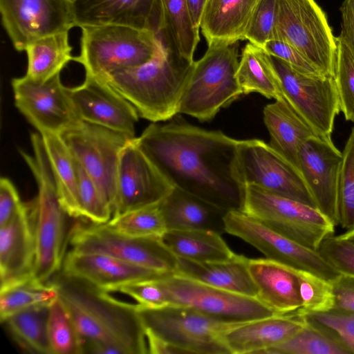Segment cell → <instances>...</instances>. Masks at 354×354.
Returning a JSON list of instances; mask_svg holds the SVG:
<instances>
[{"label": "cell", "instance_id": "1", "mask_svg": "<svg viewBox=\"0 0 354 354\" xmlns=\"http://www.w3.org/2000/svg\"><path fill=\"white\" fill-rule=\"evenodd\" d=\"M171 119L149 125L135 138L138 147L174 187L227 212L243 211L245 187L236 164L239 140L176 115Z\"/></svg>", "mask_w": 354, "mask_h": 354}, {"label": "cell", "instance_id": "2", "mask_svg": "<svg viewBox=\"0 0 354 354\" xmlns=\"http://www.w3.org/2000/svg\"><path fill=\"white\" fill-rule=\"evenodd\" d=\"M52 282L82 340L83 353H149L136 304L62 274Z\"/></svg>", "mask_w": 354, "mask_h": 354}, {"label": "cell", "instance_id": "3", "mask_svg": "<svg viewBox=\"0 0 354 354\" xmlns=\"http://www.w3.org/2000/svg\"><path fill=\"white\" fill-rule=\"evenodd\" d=\"M161 39L162 47L152 60L115 73L106 80L135 107L140 117L152 122L167 121L178 114L180 101L195 62L183 57Z\"/></svg>", "mask_w": 354, "mask_h": 354}, {"label": "cell", "instance_id": "4", "mask_svg": "<svg viewBox=\"0 0 354 354\" xmlns=\"http://www.w3.org/2000/svg\"><path fill=\"white\" fill-rule=\"evenodd\" d=\"M32 154L20 151L37 185L30 203L34 222L35 260L33 278L48 283L62 267L66 254V215L57 195L50 165L39 133L30 135Z\"/></svg>", "mask_w": 354, "mask_h": 354}, {"label": "cell", "instance_id": "5", "mask_svg": "<svg viewBox=\"0 0 354 354\" xmlns=\"http://www.w3.org/2000/svg\"><path fill=\"white\" fill-rule=\"evenodd\" d=\"M80 53L73 60L86 75L106 81L111 75L152 60L162 47L160 35L119 25L80 28Z\"/></svg>", "mask_w": 354, "mask_h": 354}, {"label": "cell", "instance_id": "6", "mask_svg": "<svg viewBox=\"0 0 354 354\" xmlns=\"http://www.w3.org/2000/svg\"><path fill=\"white\" fill-rule=\"evenodd\" d=\"M239 63L238 42L208 46L204 55L194 63L178 114L210 120L221 109L243 94L236 77Z\"/></svg>", "mask_w": 354, "mask_h": 354}, {"label": "cell", "instance_id": "7", "mask_svg": "<svg viewBox=\"0 0 354 354\" xmlns=\"http://www.w3.org/2000/svg\"><path fill=\"white\" fill-rule=\"evenodd\" d=\"M137 309L145 331L173 346L180 354L230 353L222 335L236 324L178 305L149 308L137 304Z\"/></svg>", "mask_w": 354, "mask_h": 354}, {"label": "cell", "instance_id": "8", "mask_svg": "<svg viewBox=\"0 0 354 354\" xmlns=\"http://www.w3.org/2000/svg\"><path fill=\"white\" fill-rule=\"evenodd\" d=\"M299 244L317 250L335 224L317 208L254 186H245L243 211Z\"/></svg>", "mask_w": 354, "mask_h": 354}, {"label": "cell", "instance_id": "9", "mask_svg": "<svg viewBox=\"0 0 354 354\" xmlns=\"http://www.w3.org/2000/svg\"><path fill=\"white\" fill-rule=\"evenodd\" d=\"M71 250L106 254L157 272L174 274L178 257L162 236H132L105 224L75 223L67 236Z\"/></svg>", "mask_w": 354, "mask_h": 354}, {"label": "cell", "instance_id": "10", "mask_svg": "<svg viewBox=\"0 0 354 354\" xmlns=\"http://www.w3.org/2000/svg\"><path fill=\"white\" fill-rule=\"evenodd\" d=\"M276 37L295 48L322 74L334 76L336 37L315 0H277Z\"/></svg>", "mask_w": 354, "mask_h": 354}, {"label": "cell", "instance_id": "11", "mask_svg": "<svg viewBox=\"0 0 354 354\" xmlns=\"http://www.w3.org/2000/svg\"><path fill=\"white\" fill-rule=\"evenodd\" d=\"M270 57L284 98L319 136L332 139L334 121L341 111L334 76L304 74Z\"/></svg>", "mask_w": 354, "mask_h": 354}, {"label": "cell", "instance_id": "12", "mask_svg": "<svg viewBox=\"0 0 354 354\" xmlns=\"http://www.w3.org/2000/svg\"><path fill=\"white\" fill-rule=\"evenodd\" d=\"M236 164L245 187L254 186L316 207L300 172L264 141L239 140Z\"/></svg>", "mask_w": 354, "mask_h": 354}, {"label": "cell", "instance_id": "13", "mask_svg": "<svg viewBox=\"0 0 354 354\" xmlns=\"http://www.w3.org/2000/svg\"><path fill=\"white\" fill-rule=\"evenodd\" d=\"M169 305L189 307L222 322L239 324L277 315L257 298L219 289L178 274L159 279Z\"/></svg>", "mask_w": 354, "mask_h": 354}, {"label": "cell", "instance_id": "14", "mask_svg": "<svg viewBox=\"0 0 354 354\" xmlns=\"http://www.w3.org/2000/svg\"><path fill=\"white\" fill-rule=\"evenodd\" d=\"M61 136L75 158L96 183L113 212L120 152L133 138L85 122Z\"/></svg>", "mask_w": 354, "mask_h": 354}, {"label": "cell", "instance_id": "15", "mask_svg": "<svg viewBox=\"0 0 354 354\" xmlns=\"http://www.w3.org/2000/svg\"><path fill=\"white\" fill-rule=\"evenodd\" d=\"M225 224V233L252 245L267 259L311 272L330 281L340 274L317 251L286 237L243 211L227 212Z\"/></svg>", "mask_w": 354, "mask_h": 354}, {"label": "cell", "instance_id": "16", "mask_svg": "<svg viewBox=\"0 0 354 354\" xmlns=\"http://www.w3.org/2000/svg\"><path fill=\"white\" fill-rule=\"evenodd\" d=\"M15 104L39 133L62 135L83 121L70 99L60 74L39 82L26 75L12 80Z\"/></svg>", "mask_w": 354, "mask_h": 354}, {"label": "cell", "instance_id": "17", "mask_svg": "<svg viewBox=\"0 0 354 354\" xmlns=\"http://www.w3.org/2000/svg\"><path fill=\"white\" fill-rule=\"evenodd\" d=\"M3 26L17 51L35 41L76 26L71 0H0Z\"/></svg>", "mask_w": 354, "mask_h": 354}, {"label": "cell", "instance_id": "18", "mask_svg": "<svg viewBox=\"0 0 354 354\" xmlns=\"http://www.w3.org/2000/svg\"><path fill=\"white\" fill-rule=\"evenodd\" d=\"M130 139L118 162L113 216L160 203L174 187Z\"/></svg>", "mask_w": 354, "mask_h": 354}, {"label": "cell", "instance_id": "19", "mask_svg": "<svg viewBox=\"0 0 354 354\" xmlns=\"http://www.w3.org/2000/svg\"><path fill=\"white\" fill-rule=\"evenodd\" d=\"M67 89L82 121L136 138L138 111L107 82L86 75L80 85Z\"/></svg>", "mask_w": 354, "mask_h": 354}, {"label": "cell", "instance_id": "20", "mask_svg": "<svg viewBox=\"0 0 354 354\" xmlns=\"http://www.w3.org/2000/svg\"><path fill=\"white\" fill-rule=\"evenodd\" d=\"M299 166L316 207L334 224L339 223V182L342 152L332 139L315 136L299 150Z\"/></svg>", "mask_w": 354, "mask_h": 354}, {"label": "cell", "instance_id": "21", "mask_svg": "<svg viewBox=\"0 0 354 354\" xmlns=\"http://www.w3.org/2000/svg\"><path fill=\"white\" fill-rule=\"evenodd\" d=\"M76 26L119 25L160 35L162 0H75Z\"/></svg>", "mask_w": 354, "mask_h": 354}, {"label": "cell", "instance_id": "22", "mask_svg": "<svg viewBox=\"0 0 354 354\" xmlns=\"http://www.w3.org/2000/svg\"><path fill=\"white\" fill-rule=\"evenodd\" d=\"M35 260L34 222L30 203H24L0 230L1 290L33 278Z\"/></svg>", "mask_w": 354, "mask_h": 354}, {"label": "cell", "instance_id": "23", "mask_svg": "<svg viewBox=\"0 0 354 354\" xmlns=\"http://www.w3.org/2000/svg\"><path fill=\"white\" fill-rule=\"evenodd\" d=\"M61 274L109 292L121 285L171 275L98 253L68 251Z\"/></svg>", "mask_w": 354, "mask_h": 354}, {"label": "cell", "instance_id": "24", "mask_svg": "<svg viewBox=\"0 0 354 354\" xmlns=\"http://www.w3.org/2000/svg\"><path fill=\"white\" fill-rule=\"evenodd\" d=\"M306 322V316L298 309L236 324L223 333L222 338L230 354H263L291 337Z\"/></svg>", "mask_w": 354, "mask_h": 354}, {"label": "cell", "instance_id": "25", "mask_svg": "<svg viewBox=\"0 0 354 354\" xmlns=\"http://www.w3.org/2000/svg\"><path fill=\"white\" fill-rule=\"evenodd\" d=\"M248 268L257 288V298L277 314L301 308L296 269L267 259H248Z\"/></svg>", "mask_w": 354, "mask_h": 354}, {"label": "cell", "instance_id": "26", "mask_svg": "<svg viewBox=\"0 0 354 354\" xmlns=\"http://www.w3.org/2000/svg\"><path fill=\"white\" fill-rule=\"evenodd\" d=\"M168 230H202L225 233L227 211L174 187L159 203Z\"/></svg>", "mask_w": 354, "mask_h": 354}, {"label": "cell", "instance_id": "27", "mask_svg": "<svg viewBox=\"0 0 354 354\" xmlns=\"http://www.w3.org/2000/svg\"><path fill=\"white\" fill-rule=\"evenodd\" d=\"M178 259L176 274L219 289L257 298V288L249 271L248 259L243 255L234 254L225 261L206 263L178 257Z\"/></svg>", "mask_w": 354, "mask_h": 354}, {"label": "cell", "instance_id": "28", "mask_svg": "<svg viewBox=\"0 0 354 354\" xmlns=\"http://www.w3.org/2000/svg\"><path fill=\"white\" fill-rule=\"evenodd\" d=\"M263 113L270 136V146L299 171L298 155L301 145L319 136L284 97L267 104Z\"/></svg>", "mask_w": 354, "mask_h": 354}, {"label": "cell", "instance_id": "29", "mask_svg": "<svg viewBox=\"0 0 354 354\" xmlns=\"http://www.w3.org/2000/svg\"><path fill=\"white\" fill-rule=\"evenodd\" d=\"M258 0H207L200 28L207 46L244 40L245 30Z\"/></svg>", "mask_w": 354, "mask_h": 354}, {"label": "cell", "instance_id": "30", "mask_svg": "<svg viewBox=\"0 0 354 354\" xmlns=\"http://www.w3.org/2000/svg\"><path fill=\"white\" fill-rule=\"evenodd\" d=\"M40 135L62 208L68 216L83 218L75 157L60 134L44 132Z\"/></svg>", "mask_w": 354, "mask_h": 354}, {"label": "cell", "instance_id": "31", "mask_svg": "<svg viewBox=\"0 0 354 354\" xmlns=\"http://www.w3.org/2000/svg\"><path fill=\"white\" fill-rule=\"evenodd\" d=\"M162 239L177 257L195 262L225 261L234 254L221 234L212 231L168 230Z\"/></svg>", "mask_w": 354, "mask_h": 354}, {"label": "cell", "instance_id": "32", "mask_svg": "<svg viewBox=\"0 0 354 354\" xmlns=\"http://www.w3.org/2000/svg\"><path fill=\"white\" fill-rule=\"evenodd\" d=\"M236 77L243 94L258 93L274 100L284 97L270 55L250 42L242 50Z\"/></svg>", "mask_w": 354, "mask_h": 354}, {"label": "cell", "instance_id": "33", "mask_svg": "<svg viewBox=\"0 0 354 354\" xmlns=\"http://www.w3.org/2000/svg\"><path fill=\"white\" fill-rule=\"evenodd\" d=\"M25 51L28 58L26 75L39 82L60 74L74 58L68 31L40 38L30 44Z\"/></svg>", "mask_w": 354, "mask_h": 354}, {"label": "cell", "instance_id": "34", "mask_svg": "<svg viewBox=\"0 0 354 354\" xmlns=\"http://www.w3.org/2000/svg\"><path fill=\"white\" fill-rule=\"evenodd\" d=\"M50 303L23 309L2 322L18 345L28 352L53 354L48 330Z\"/></svg>", "mask_w": 354, "mask_h": 354}, {"label": "cell", "instance_id": "35", "mask_svg": "<svg viewBox=\"0 0 354 354\" xmlns=\"http://www.w3.org/2000/svg\"><path fill=\"white\" fill-rule=\"evenodd\" d=\"M306 319L302 328L263 354H351L334 331L306 316Z\"/></svg>", "mask_w": 354, "mask_h": 354}, {"label": "cell", "instance_id": "36", "mask_svg": "<svg viewBox=\"0 0 354 354\" xmlns=\"http://www.w3.org/2000/svg\"><path fill=\"white\" fill-rule=\"evenodd\" d=\"M164 28L160 36L189 61L200 40L199 29L192 20L187 0H162Z\"/></svg>", "mask_w": 354, "mask_h": 354}, {"label": "cell", "instance_id": "37", "mask_svg": "<svg viewBox=\"0 0 354 354\" xmlns=\"http://www.w3.org/2000/svg\"><path fill=\"white\" fill-rule=\"evenodd\" d=\"M57 296V288L52 281L43 283L34 278L0 291V321L2 323L17 312L50 302Z\"/></svg>", "mask_w": 354, "mask_h": 354}, {"label": "cell", "instance_id": "38", "mask_svg": "<svg viewBox=\"0 0 354 354\" xmlns=\"http://www.w3.org/2000/svg\"><path fill=\"white\" fill-rule=\"evenodd\" d=\"M48 330L53 354L83 353L82 340L58 296L50 303Z\"/></svg>", "mask_w": 354, "mask_h": 354}, {"label": "cell", "instance_id": "39", "mask_svg": "<svg viewBox=\"0 0 354 354\" xmlns=\"http://www.w3.org/2000/svg\"><path fill=\"white\" fill-rule=\"evenodd\" d=\"M106 224L132 236H162L167 230L159 203L113 216Z\"/></svg>", "mask_w": 354, "mask_h": 354}, {"label": "cell", "instance_id": "40", "mask_svg": "<svg viewBox=\"0 0 354 354\" xmlns=\"http://www.w3.org/2000/svg\"><path fill=\"white\" fill-rule=\"evenodd\" d=\"M296 272L302 302L301 308L299 310L303 313L332 310L334 307V294L331 281L307 270L296 269Z\"/></svg>", "mask_w": 354, "mask_h": 354}, {"label": "cell", "instance_id": "41", "mask_svg": "<svg viewBox=\"0 0 354 354\" xmlns=\"http://www.w3.org/2000/svg\"><path fill=\"white\" fill-rule=\"evenodd\" d=\"M338 209L339 223L348 230L354 228V127L342 152L339 192Z\"/></svg>", "mask_w": 354, "mask_h": 354}, {"label": "cell", "instance_id": "42", "mask_svg": "<svg viewBox=\"0 0 354 354\" xmlns=\"http://www.w3.org/2000/svg\"><path fill=\"white\" fill-rule=\"evenodd\" d=\"M334 77L339 98L340 109L345 119L354 122V59L338 36Z\"/></svg>", "mask_w": 354, "mask_h": 354}, {"label": "cell", "instance_id": "43", "mask_svg": "<svg viewBox=\"0 0 354 354\" xmlns=\"http://www.w3.org/2000/svg\"><path fill=\"white\" fill-rule=\"evenodd\" d=\"M75 160L83 218L95 224H105L112 218V209L94 180Z\"/></svg>", "mask_w": 354, "mask_h": 354}, {"label": "cell", "instance_id": "44", "mask_svg": "<svg viewBox=\"0 0 354 354\" xmlns=\"http://www.w3.org/2000/svg\"><path fill=\"white\" fill-rule=\"evenodd\" d=\"M277 0H258L248 21L244 39L263 48L276 37Z\"/></svg>", "mask_w": 354, "mask_h": 354}, {"label": "cell", "instance_id": "45", "mask_svg": "<svg viewBox=\"0 0 354 354\" xmlns=\"http://www.w3.org/2000/svg\"><path fill=\"white\" fill-rule=\"evenodd\" d=\"M317 251L339 273L354 277L353 242L333 234L322 241Z\"/></svg>", "mask_w": 354, "mask_h": 354}, {"label": "cell", "instance_id": "46", "mask_svg": "<svg viewBox=\"0 0 354 354\" xmlns=\"http://www.w3.org/2000/svg\"><path fill=\"white\" fill-rule=\"evenodd\" d=\"M159 279L143 280L121 285L109 292H120L125 295L133 299L137 304L145 307L165 306L169 305V302Z\"/></svg>", "mask_w": 354, "mask_h": 354}, {"label": "cell", "instance_id": "47", "mask_svg": "<svg viewBox=\"0 0 354 354\" xmlns=\"http://www.w3.org/2000/svg\"><path fill=\"white\" fill-rule=\"evenodd\" d=\"M304 314L308 318L326 326L334 331L350 353H354L353 312L333 309L326 312Z\"/></svg>", "mask_w": 354, "mask_h": 354}, {"label": "cell", "instance_id": "48", "mask_svg": "<svg viewBox=\"0 0 354 354\" xmlns=\"http://www.w3.org/2000/svg\"><path fill=\"white\" fill-rule=\"evenodd\" d=\"M268 54L278 57L297 71L307 75H324L301 53L288 43L280 39H272L263 47Z\"/></svg>", "mask_w": 354, "mask_h": 354}, {"label": "cell", "instance_id": "49", "mask_svg": "<svg viewBox=\"0 0 354 354\" xmlns=\"http://www.w3.org/2000/svg\"><path fill=\"white\" fill-rule=\"evenodd\" d=\"M12 182L6 177L0 179V227L6 224L22 205Z\"/></svg>", "mask_w": 354, "mask_h": 354}, {"label": "cell", "instance_id": "50", "mask_svg": "<svg viewBox=\"0 0 354 354\" xmlns=\"http://www.w3.org/2000/svg\"><path fill=\"white\" fill-rule=\"evenodd\" d=\"M331 283L334 294L333 309L354 313V277L339 274Z\"/></svg>", "mask_w": 354, "mask_h": 354}, {"label": "cell", "instance_id": "51", "mask_svg": "<svg viewBox=\"0 0 354 354\" xmlns=\"http://www.w3.org/2000/svg\"><path fill=\"white\" fill-rule=\"evenodd\" d=\"M340 10L342 24L339 36L348 48L354 59V0H344Z\"/></svg>", "mask_w": 354, "mask_h": 354}, {"label": "cell", "instance_id": "52", "mask_svg": "<svg viewBox=\"0 0 354 354\" xmlns=\"http://www.w3.org/2000/svg\"><path fill=\"white\" fill-rule=\"evenodd\" d=\"M207 1V0H187L192 20L198 28Z\"/></svg>", "mask_w": 354, "mask_h": 354}, {"label": "cell", "instance_id": "53", "mask_svg": "<svg viewBox=\"0 0 354 354\" xmlns=\"http://www.w3.org/2000/svg\"><path fill=\"white\" fill-rule=\"evenodd\" d=\"M343 237L351 241L354 243V228L346 230L344 234H341Z\"/></svg>", "mask_w": 354, "mask_h": 354}, {"label": "cell", "instance_id": "54", "mask_svg": "<svg viewBox=\"0 0 354 354\" xmlns=\"http://www.w3.org/2000/svg\"><path fill=\"white\" fill-rule=\"evenodd\" d=\"M73 2L75 1V0H71Z\"/></svg>", "mask_w": 354, "mask_h": 354}]
</instances>
